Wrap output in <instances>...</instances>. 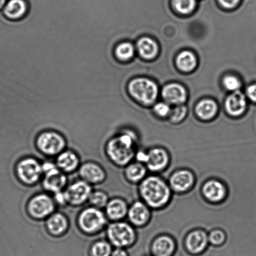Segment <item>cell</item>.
<instances>
[{"label": "cell", "mask_w": 256, "mask_h": 256, "mask_svg": "<svg viewBox=\"0 0 256 256\" xmlns=\"http://www.w3.org/2000/svg\"><path fill=\"white\" fill-rule=\"evenodd\" d=\"M107 218L102 210L90 206L80 212L77 219L78 226L87 235L98 234L107 224Z\"/></svg>", "instance_id": "cell-5"}, {"label": "cell", "mask_w": 256, "mask_h": 256, "mask_svg": "<svg viewBox=\"0 0 256 256\" xmlns=\"http://www.w3.org/2000/svg\"><path fill=\"white\" fill-rule=\"evenodd\" d=\"M186 108L184 106H179L175 108L170 112V117L172 122H179L184 118L186 114Z\"/></svg>", "instance_id": "cell-34"}, {"label": "cell", "mask_w": 256, "mask_h": 256, "mask_svg": "<svg viewBox=\"0 0 256 256\" xmlns=\"http://www.w3.org/2000/svg\"><path fill=\"white\" fill-rule=\"evenodd\" d=\"M177 245L174 238L167 234H162L155 238L151 245L153 256H173Z\"/></svg>", "instance_id": "cell-17"}, {"label": "cell", "mask_w": 256, "mask_h": 256, "mask_svg": "<svg viewBox=\"0 0 256 256\" xmlns=\"http://www.w3.org/2000/svg\"><path fill=\"white\" fill-rule=\"evenodd\" d=\"M80 178L90 185L101 184L106 180L107 174L101 166L94 162H87L80 166Z\"/></svg>", "instance_id": "cell-15"}, {"label": "cell", "mask_w": 256, "mask_h": 256, "mask_svg": "<svg viewBox=\"0 0 256 256\" xmlns=\"http://www.w3.org/2000/svg\"><path fill=\"white\" fill-rule=\"evenodd\" d=\"M16 173L20 182L26 186H34L43 175L42 164L33 158L20 160L16 166Z\"/></svg>", "instance_id": "cell-8"}, {"label": "cell", "mask_w": 256, "mask_h": 256, "mask_svg": "<svg viewBox=\"0 0 256 256\" xmlns=\"http://www.w3.org/2000/svg\"><path fill=\"white\" fill-rule=\"evenodd\" d=\"M29 11L27 0H9L3 9V14L7 19L15 22L24 18Z\"/></svg>", "instance_id": "cell-18"}, {"label": "cell", "mask_w": 256, "mask_h": 256, "mask_svg": "<svg viewBox=\"0 0 256 256\" xmlns=\"http://www.w3.org/2000/svg\"><path fill=\"white\" fill-rule=\"evenodd\" d=\"M43 174L45 175L59 168L56 164L51 162H45L42 164Z\"/></svg>", "instance_id": "cell-37"}, {"label": "cell", "mask_w": 256, "mask_h": 256, "mask_svg": "<svg viewBox=\"0 0 256 256\" xmlns=\"http://www.w3.org/2000/svg\"><path fill=\"white\" fill-rule=\"evenodd\" d=\"M148 160L145 166L152 172H160L166 170L170 162V156L162 147H154L147 152Z\"/></svg>", "instance_id": "cell-13"}, {"label": "cell", "mask_w": 256, "mask_h": 256, "mask_svg": "<svg viewBox=\"0 0 256 256\" xmlns=\"http://www.w3.org/2000/svg\"><path fill=\"white\" fill-rule=\"evenodd\" d=\"M136 48L140 56L147 60L154 58L158 51L156 42L148 37H143L138 40Z\"/></svg>", "instance_id": "cell-26"}, {"label": "cell", "mask_w": 256, "mask_h": 256, "mask_svg": "<svg viewBox=\"0 0 256 256\" xmlns=\"http://www.w3.org/2000/svg\"><path fill=\"white\" fill-rule=\"evenodd\" d=\"M112 256H129L124 248H117L112 252Z\"/></svg>", "instance_id": "cell-41"}, {"label": "cell", "mask_w": 256, "mask_h": 256, "mask_svg": "<svg viewBox=\"0 0 256 256\" xmlns=\"http://www.w3.org/2000/svg\"><path fill=\"white\" fill-rule=\"evenodd\" d=\"M54 200L56 204L65 206L67 204L66 196H65L64 190L54 194Z\"/></svg>", "instance_id": "cell-36"}, {"label": "cell", "mask_w": 256, "mask_h": 256, "mask_svg": "<svg viewBox=\"0 0 256 256\" xmlns=\"http://www.w3.org/2000/svg\"><path fill=\"white\" fill-rule=\"evenodd\" d=\"M56 205L54 198L42 193L30 199L27 204V212L35 220H47L55 212Z\"/></svg>", "instance_id": "cell-7"}, {"label": "cell", "mask_w": 256, "mask_h": 256, "mask_svg": "<svg viewBox=\"0 0 256 256\" xmlns=\"http://www.w3.org/2000/svg\"><path fill=\"white\" fill-rule=\"evenodd\" d=\"M209 244L219 247L224 244L227 240L226 233L220 229L213 230L208 234Z\"/></svg>", "instance_id": "cell-31"}, {"label": "cell", "mask_w": 256, "mask_h": 256, "mask_svg": "<svg viewBox=\"0 0 256 256\" xmlns=\"http://www.w3.org/2000/svg\"><path fill=\"white\" fill-rule=\"evenodd\" d=\"M68 180L66 175L59 168L44 175L42 185L44 189L50 192H63L67 187Z\"/></svg>", "instance_id": "cell-16"}, {"label": "cell", "mask_w": 256, "mask_h": 256, "mask_svg": "<svg viewBox=\"0 0 256 256\" xmlns=\"http://www.w3.org/2000/svg\"><path fill=\"white\" fill-rule=\"evenodd\" d=\"M148 169L145 164L139 162H130L125 166L124 176L132 183H140L147 177Z\"/></svg>", "instance_id": "cell-22"}, {"label": "cell", "mask_w": 256, "mask_h": 256, "mask_svg": "<svg viewBox=\"0 0 256 256\" xmlns=\"http://www.w3.org/2000/svg\"><path fill=\"white\" fill-rule=\"evenodd\" d=\"M127 92L135 101L144 104H152L158 94L157 85L144 78L130 80L127 85Z\"/></svg>", "instance_id": "cell-6"}, {"label": "cell", "mask_w": 256, "mask_h": 256, "mask_svg": "<svg viewBox=\"0 0 256 256\" xmlns=\"http://www.w3.org/2000/svg\"><path fill=\"white\" fill-rule=\"evenodd\" d=\"M67 143L65 136L54 130H43L35 140L38 150L47 156H57L65 150Z\"/></svg>", "instance_id": "cell-4"}, {"label": "cell", "mask_w": 256, "mask_h": 256, "mask_svg": "<svg viewBox=\"0 0 256 256\" xmlns=\"http://www.w3.org/2000/svg\"><path fill=\"white\" fill-rule=\"evenodd\" d=\"M209 244L208 234L204 230L197 229L191 230L185 238V250L189 254L197 256L202 254Z\"/></svg>", "instance_id": "cell-11"}, {"label": "cell", "mask_w": 256, "mask_h": 256, "mask_svg": "<svg viewBox=\"0 0 256 256\" xmlns=\"http://www.w3.org/2000/svg\"><path fill=\"white\" fill-rule=\"evenodd\" d=\"M168 182L173 192L183 194L189 192L194 186L195 176L189 170H178L170 176Z\"/></svg>", "instance_id": "cell-10"}, {"label": "cell", "mask_w": 256, "mask_h": 256, "mask_svg": "<svg viewBox=\"0 0 256 256\" xmlns=\"http://www.w3.org/2000/svg\"><path fill=\"white\" fill-rule=\"evenodd\" d=\"M240 0H219L220 4L227 8H232L236 6Z\"/></svg>", "instance_id": "cell-39"}, {"label": "cell", "mask_w": 256, "mask_h": 256, "mask_svg": "<svg viewBox=\"0 0 256 256\" xmlns=\"http://www.w3.org/2000/svg\"><path fill=\"white\" fill-rule=\"evenodd\" d=\"M129 206L126 200L116 198L110 200L105 207V215L112 222H120L127 217Z\"/></svg>", "instance_id": "cell-19"}, {"label": "cell", "mask_w": 256, "mask_h": 256, "mask_svg": "<svg viewBox=\"0 0 256 256\" xmlns=\"http://www.w3.org/2000/svg\"><path fill=\"white\" fill-rule=\"evenodd\" d=\"M111 244L109 242L100 240L95 242L91 248L92 256H110L112 250Z\"/></svg>", "instance_id": "cell-30"}, {"label": "cell", "mask_w": 256, "mask_h": 256, "mask_svg": "<svg viewBox=\"0 0 256 256\" xmlns=\"http://www.w3.org/2000/svg\"><path fill=\"white\" fill-rule=\"evenodd\" d=\"M247 94L250 100L256 102V84H252L248 88Z\"/></svg>", "instance_id": "cell-40"}, {"label": "cell", "mask_w": 256, "mask_h": 256, "mask_svg": "<svg viewBox=\"0 0 256 256\" xmlns=\"http://www.w3.org/2000/svg\"><path fill=\"white\" fill-rule=\"evenodd\" d=\"M139 192L142 202L151 210H160L171 200L172 190L169 182L158 175L147 176L139 183Z\"/></svg>", "instance_id": "cell-2"}, {"label": "cell", "mask_w": 256, "mask_h": 256, "mask_svg": "<svg viewBox=\"0 0 256 256\" xmlns=\"http://www.w3.org/2000/svg\"><path fill=\"white\" fill-rule=\"evenodd\" d=\"M223 84L227 90L231 91H237L240 87V82L239 79L234 76H227L223 80Z\"/></svg>", "instance_id": "cell-33"}, {"label": "cell", "mask_w": 256, "mask_h": 256, "mask_svg": "<svg viewBox=\"0 0 256 256\" xmlns=\"http://www.w3.org/2000/svg\"><path fill=\"white\" fill-rule=\"evenodd\" d=\"M110 200L109 195L102 190H92L89 202L91 206L102 210L106 207Z\"/></svg>", "instance_id": "cell-29"}, {"label": "cell", "mask_w": 256, "mask_h": 256, "mask_svg": "<svg viewBox=\"0 0 256 256\" xmlns=\"http://www.w3.org/2000/svg\"><path fill=\"white\" fill-rule=\"evenodd\" d=\"M174 4L180 14H188L194 10L196 2L195 0H174Z\"/></svg>", "instance_id": "cell-32"}, {"label": "cell", "mask_w": 256, "mask_h": 256, "mask_svg": "<svg viewBox=\"0 0 256 256\" xmlns=\"http://www.w3.org/2000/svg\"><path fill=\"white\" fill-rule=\"evenodd\" d=\"M55 164L63 172L71 173L79 169L80 158L73 150H65L57 156Z\"/></svg>", "instance_id": "cell-21"}, {"label": "cell", "mask_w": 256, "mask_h": 256, "mask_svg": "<svg viewBox=\"0 0 256 256\" xmlns=\"http://www.w3.org/2000/svg\"><path fill=\"white\" fill-rule=\"evenodd\" d=\"M217 112V105L212 100H203L196 107V112L200 118L204 120L211 119Z\"/></svg>", "instance_id": "cell-27"}, {"label": "cell", "mask_w": 256, "mask_h": 256, "mask_svg": "<svg viewBox=\"0 0 256 256\" xmlns=\"http://www.w3.org/2000/svg\"><path fill=\"white\" fill-rule=\"evenodd\" d=\"M162 96L165 101L172 104H180L186 99V92L184 87L177 84H171L164 87Z\"/></svg>", "instance_id": "cell-24"}, {"label": "cell", "mask_w": 256, "mask_h": 256, "mask_svg": "<svg viewBox=\"0 0 256 256\" xmlns=\"http://www.w3.org/2000/svg\"><path fill=\"white\" fill-rule=\"evenodd\" d=\"M46 228L52 236H62L66 234L69 229V222L62 213L54 212L47 218Z\"/></svg>", "instance_id": "cell-20"}, {"label": "cell", "mask_w": 256, "mask_h": 256, "mask_svg": "<svg viewBox=\"0 0 256 256\" xmlns=\"http://www.w3.org/2000/svg\"><path fill=\"white\" fill-rule=\"evenodd\" d=\"M155 112L160 116H165L170 114V108L167 104L164 102H159L155 105L154 108Z\"/></svg>", "instance_id": "cell-35"}, {"label": "cell", "mask_w": 256, "mask_h": 256, "mask_svg": "<svg viewBox=\"0 0 256 256\" xmlns=\"http://www.w3.org/2000/svg\"><path fill=\"white\" fill-rule=\"evenodd\" d=\"M151 209L142 200H137L130 206L127 218L130 224L136 228L149 224L152 217Z\"/></svg>", "instance_id": "cell-14"}, {"label": "cell", "mask_w": 256, "mask_h": 256, "mask_svg": "<svg viewBox=\"0 0 256 256\" xmlns=\"http://www.w3.org/2000/svg\"><path fill=\"white\" fill-rule=\"evenodd\" d=\"M135 159L136 160V162L143 163L145 164L148 160V152H145V150H139L135 154Z\"/></svg>", "instance_id": "cell-38"}, {"label": "cell", "mask_w": 256, "mask_h": 256, "mask_svg": "<svg viewBox=\"0 0 256 256\" xmlns=\"http://www.w3.org/2000/svg\"><path fill=\"white\" fill-rule=\"evenodd\" d=\"M202 194L207 202L217 204L226 199L228 190L226 186L221 180L210 179L202 185Z\"/></svg>", "instance_id": "cell-12"}, {"label": "cell", "mask_w": 256, "mask_h": 256, "mask_svg": "<svg viewBox=\"0 0 256 256\" xmlns=\"http://www.w3.org/2000/svg\"><path fill=\"white\" fill-rule=\"evenodd\" d=\"M225 108L227 112L232 116H239L242 114L246 108L244 95L239 92H234L227 98Z\"/></svg>", "instance_id": "cell-23"}, {"label": "cell", "mask_w": 256, "mask_h": 256, "mask_svg": "<svg viewBox=\"0 0 256 256\" xmlns=\"http://www.w3.org/2000/svg\"><path fill=\"white\" fill-rule=\"evenodd\" d=\"M135 49L134 45L129 41L118 42L114 49V55L117 61L122 64H127L134 58Z\"/></svg>", "instance_id": "cell-25"}, {"label": "cell", "mask_w": 256, "mask_h": 256, "mask_svg": "<svg viewBox=\"0 0 256 256\" xmlns=\"http://www.w3.org/2000/svg\"><path fill=\"white\" fill-rule=\"evenodd\" d=\"M7 0H0V10L4 8L5 5H6Z\"/></svg>", "instance_id": "cell-42"}, {"label": "cell", "mask_w": 256, "mask_h": 256, "mask_svg": "<svg viewBox=\"0 0 256 256\" xmlns=\"http://www.w3.org/2000/svg\"><path fill=\"white\" fill-rule=\"evenodd\" d=\"M92 185L84 180H78L65 188L64 192L67 204L78 207L89 202L92 192Z\"/></svg>", "instance_id": "cell-9"}, {"label": "cell", "mask_w": 256, "mask_h": 256, "mask_svg": "<svg viewBox=\"0 0 256 256\" xmlns=\"http://www.w3.org/2000/svg\"><path fill=\"white\" fill-rule=\"evenodd\" d=\"M130 223L120 220L112 222L107 228L109 242L117 248L132 246L136 242L137 232Z\"/></svg>", "instance_id": "cell-3"}, {"label": "cell", "mask_w": 256, "mask_h": 256, "mask_svg": "<svg viewBox=\"0 0 256 256\" xmlns=\"http://www.w3.org/2000/svg\"><path fill=\"white\" fill-rule=\"evenodd\" d=\"M177 64L182 71H192L196 66V58L192 52L189 51L183 52L177 56Z\"/></svg>", "instance_id": "cell-28"}, {"label": "cell", "mask_w": 256, "mask_h": 256, "mask_svg": "<svg viewBox=\"0 0 256 256\" xmlns=\"http://www.w3.org/2000/svg\"><path fill=\"white\" fill-rule=\"evenodd\" d=\"M137 138L134 132L124 129L110 138L107 143L108 157L115 165L126 166L136 154Z\"/></svg>", "instance_id": "cell-1"}]
</instances>
